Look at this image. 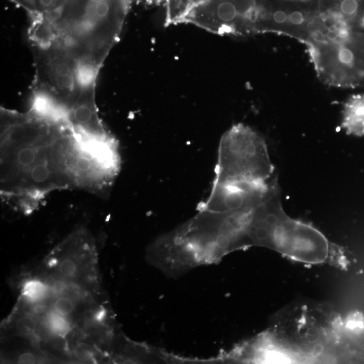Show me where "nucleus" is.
Returning <instances> with one entry per match:
<instances>
[{
    "label": "nucleus",
    "instance_id": "nucleus-1",
    "mask_svg": "<svg viewBox=\"0 0 364 364\" xmlns=\"http://www.w3.org/2000/svg\"><path fill=\"white\" fill-rule=\"evenodd\" d=\"M74 133L67 123L32 109L1 108V196L24 211L49 193L76 188L71 174Z\"/></svg>",
    "mask_w": 364,
    "mask_h": 364
},
{
    "label": "nucleus",
    "instance_id": "nucleus-2",
    "mask_svg": "<svg viewBox=\"0 0 364 364\" xmlns=\"http://www.w3.org/2000/svg\"><path fill=\"white\" fill-rule=\"evenodd\" d=\"M303 45L322 83L364 86V0H317Z\"/></svg>",
    "mask_w": 364,
    "mask_h": 364
},
{
    "label": "nucleus",
    "instance_id": "nucleus-3",
    "mask_svg": "<svg viewBox=\"0 0 364 364\" xmlns=\"http://www.w3.org/2000/svg\"><path fill=\"white\" fill-rule=\"evenodd\" d=\"M132 0H66L47 18L33 20L31 39H55L78 61L82 72L96 75L118 41Z\"/></svg>",
    "mask_w": 364,
    "mask_h": 364
},
{
    "label": "nucleus",
    "instance_id": "nucleus-4",
    "mask_svg": "<svg viewBox=\"0 0 364 364\" xmlns=\"http://www.w3.org/2000/svg\"><path fill=\"white\" fill-rule=\"evenodd\" d=\"M244 248L262 246L308 264L334 261L339 248L312 226L286 214L277 187L250 213L243 232Z\"/></svg>",
    "mask_w": 364,
    "mask_h": 364
},
{
    "label": "nucleus",
    "instance_id": "nucleus-5",
    "mask_svg": "<svg viewBox=\"0 0 364 364\" xmlns=\"http://www.w3.org/2000/svg\"><path fill=\"white\" fill-rule=\"evenodd\" d=\"M29 40L36 68L31 109L66 121L82 91V67L58 40Z\"/></svg>",
    "mask_w": 364,
    "mask_h": 364
},
{
    "label": "nucleus",
    "instance_id": "nucleus-6",
    "mask_svg": "<svg viewBox=\"0 0 364 364\" xmlns=\"http://www.w3.org/2000/svg\"><path fill=\"white\" fill-rule=\"evenodd\" d=\"M275 177L265 141L256 132L238 124L224 134L213 184H261Z\"/></svg>",
    "mask_w": 364,
    "mask_h": 364
},
{
    "label": "nucleus",
    "instance_id": "nucleus-7",
    "mask_svg": "<svg viewBox=\"0 0 364 364\" xmlns=\"http://www.w3.org/2000/svg\"><path fill=\"white\" fill-rule=\"evenodd\" d=\"M183 24L197 26L220 36L267 33L266 0H209L193 9Z\"/></svg>",
    "mask_w": 364,
    "mask_h": 364
},
{
    "label": "nucleus",
    "instance_id": "nucleus-8",
    "mask_svg": "<svg viewBox=\"0 0 364 364\" xmlns=\"http://www.w3.org/2000/svg\"><path fill=\"white\" fill-rule=\"evenodd\" d=\"M95 77L84 78L78 100L66 116V121L75 134L90 139H113L107 131L97 113L95 104Z\"/></svg>",
    "mask_w": 364,
    "mask_h": 364
},
{
    "label": "nucleus",
    "instance_id": "nucleus-9",
    "mask_svg": "<svg viewBox=\"0 0 364 364\" xmlns=\"http://www.w3.org/2000/svg\"><path fill=\"white\" fill-rule=\"evenodd\" d=\"M341 126L350 135L364 137V93L352 95L344 105Z\"/></svg>",
    "mask_w": 364,
    "mask_h": 364
},
{
    "label": "nucleus",
    "instance_id": "nucleus-10",
    "mask_svg": "<svg viewBox=\"0 0 364 364\" xmlns=\"http://www.w3.org/2000/svg\"><path fill=\"white\" fill-rule=\"evenodd\" d=\"M207 1L209 0H161L165 10V25L183 24L193 9Z\"/></svg>",
    "mask_w": 364,
    "mask_h": 364
},
{
    "label": "nucleus",
    "instance_id": "nucleus-11",
    "mask_svg": "<svg viewBox=\"0 0 364 364\" xmlns=\"http://www.w3.org/2000/svg\"><path fill=\"white\" fill-rule=\"evenodd\" d=\"M30 14L32 19L45 18L59 10L66 0H10Z\"/></svg>",
    "mask_w": 364,
    "mask_h": 364
},
{
    "label": "nucleus",
    "instance_id": "nucleus-12",
    "mask_svg": "<svg viewBox=\"0 0 364 364\" xmlns=\"http://www.w3.org/2000/svg\"><path fill=\"white\" fill-rule=\"evenodd\" d=\"M24 295L30 302L38 303L47 295V286L38 280H31L26 283L24 287Z\"/></svg>",
    "mask_w": 364,
    "mask_h": 364
},
{
    "label": "nucleus",
    "instance_id": "nucleus-13",
    "mask_svg": "<svg viewBox=\"0 0 364 364\" xmlns=\"http://www.w3.org/2000/svg\"><path fill=\"white\" fill-rule=\"evenodd\" d=\"M47 319V325L51 332L58 335H64L67 333L70 325L66 316L60 315L54 312L49 314Z\"/></svg>",
    "mask_w": 364,
    "mask_h": 364
},
{
    "label": "nucleus",
    "instance_id": "nucleus-14",
    "mask_svg": "<svg viewBox=\"0 0 364 364\" xmlns=\"http://www.w3.org/2000/svg\"><path fill=\"white\" fill-rule=\"evenodd\" d=\"M58 271L60 275L67 279H73L76 277L78 272V266L73 259H64L58 266Z\"/></svg>",
    "mask_w": 364,
    "mask_h": 364
},
{
    "label": "nucleus",
    "instance_id": "nucleus-15",
    "mask_svg": "<svg viewBox=\"0 0 364 364\" xmlns=\"http://www.w3.org/2000/svg\"><path fill=\"white\" fill-rule=\"evenodd\" d=\"M73 308L74 306L73 301L69 297H60L53 303L54 312L64 316H68L73 313Z\"/></svg>",
    "mask_w": 364,
    "mask_h": 364
},
{
    "label": "nucleus",
    "instance_id": "nucleus-16",
    "mask_svg": "<svg viewBox=\"0 0 364 364\" xmlns=\"http://www.w3.org/2000/svg\"><path fill=\"white\" fill-rule=\"evenodd\" d=\"M36 322L30 316L21 318L16 325L18 333L25 336L31 335L36 330Z\"/></svg>",
    "mask_w": 364,
    "mask_h": 364
},
{
    "label": "nucleus",
    "instance_id": "nucleus-17",
    "mask_svg": "<svg viewBox=\"0 0 364 364\" xmlns=\"http://www.w3.org/2000/svg\"><path fill=\"white\" fill-rule=\"evenodd\" d=\"M75 356L80 361H89L94 356V351L87 343H80L74 350Z\"/></svg>",
    "mask_w": 364,
    "mask_h": 364
},
{
    "label": "nucleus",
    "instance_id": "nucleus-18",
    "mask_svg": "<svg viewBox=\"0 0 364 364\" xmlns=\"http://www.w3.org/2000/svg\"><path fill=\"white\" fill-rule=\"evenodd\" d=\"M36 362V359L35 355L29 352L24 353V354L20 355L18 360V363L23 364H35Z\"/></svg>",
    "mask_w": 364,
    "mask_h": 364
}]
</instances>
